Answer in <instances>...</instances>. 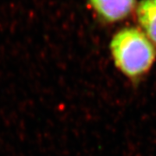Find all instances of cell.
Instances as JSON below:
<instances>
[{
  "mask_svg": "<svg viewBox=\"0 0 156 156\" xmlns=\"http://www.w3.org/2000/svg\"><path fill=\"white\" fill-rule=\"evenodd\" d=\"M109 50L117 70L134 86L141 83L156 62V46L135 27L118 30L111 38Z\"/></svg>",
  "mask_w": 156,
  "mask_h": 156,
  "instance_id": "1",
  "label": "cell"
},
{
  "mask_svg": "<svg viewBox=\"0 0 156 156\" xmlns=\"http://www.w3.org/2000/svg\"><path fill=\"white\" fill-rule=\"evenodd\" d=\"M95 13L105 22L115 23L128 17L134 11L136 0H89Z\"/></svg>",
  "mask_w": 156,
  "mask_h": 156,
  "instance_id": "2",
  "label": "cell"
},
{
  "mask_svg": "<svg viewBox=\"0 0 156 156\" xmlns=\"http://www.w3.org/2000/svg\"><path fill=\"white\" fill-rule=\"evenodd\" d=\"M140 30L156 46V0H141L136 8Z\"/></svg>",
  "mask_w": 156,
  "mask_h": 156,
  "instance_id": "3",
  "label": "cell"
}]
</instances>
